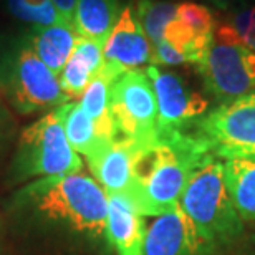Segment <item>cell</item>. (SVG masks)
Masks as SVG:
<instances>
[{"label":"cell","mask_w":255,"mask_h":255,"mask_svg":"<svg viewBox=\"0 0 255 255\" xmlns=\"http://www.w3.org/2000/svg\"><path fill=\"white\" fill-rule=\"evenodd\" d=\"M105 65L120 73L151 65L152 45L146 37L132 3L125 5L103 47Z\"/></svg>","instance_id":"10"},{"label":"cell","mask_w":255,"mask_h":255,"mask_svg":"<svg viewBox=\"0 0 255 255\" xmlns=\"http://www.w3.org/2000/svg\"><path fill=\"white\" fill-rule=\"evenodd\" d=\"M103 43L78 35L70 60L60 73V86L68 98L81 96L103 68Z\"/></svg>","instance_id":"14"},{"label":"cell","mask_w":255,"mask_h":255,"mask_svg":"<svg viewBox=\"0 0 255 255\" xmlns=\"http://www.w3.org/2000/svg\"><path fill=\"white\" fill-rule=\"evenodd\" d=\"M83 161L66 139L57 110L50 111L20 134L17 154L13 157V179H42L52 176L76 174Z\"/></svg>","instance_id":"4"},{"label":"cell","mask_w":255,"mask_h":255,"mask_svg":"<svg viewBox=\"0 0 255 255\" xmlns=\"http://www.w3.org/2000/svg\"><path fill=\"white\" fill-rule=\"evenodd\" d=\"M132 7L151 45L161 42L166 27L176 18L177 12V5L166 0H136Z\"/></svg>","instance_id":"20"},{"label":"cell","mask_w":255,"mask_h":255,"mask_svg":"<svg viewBox=\"0 0 255 255\" xmlns=\"http://www.w3.org/2000/svg\"><path fill=\"white\" fill-rule=\"evenodd\" d=\"M52 2L55 3V7L58 8V12L63 17V20H66V22H73L76 0H52Z\"/></svg>","instance_id":"24"},{"label":"cell","mask_w":255,"mask_h":255,"mask_svg":"<svg viewBox=\"0 0 255 255\" xmlns=\"http://www.w3.org/2000/svg\"><path fill=\"white\" fill-rule=\"evenodd\" d=\"M157 105V141L162 136L191 131L207 111V100L192 91L181 76L156 65L146 68Z\"/></svg>","instance_id":"9"},{"label":"cell","mask_w":255,"mask_h":255,"mask_svg":"<svg viewBox=\"0 0 255 255\" xmlns=\"http://www.w3.org/2000/svg\"><path fill=\"white\" fill-rule=\"evenodd\" d=\"M120 12V0H76L73 23L78 35L105 45Z\"/></svg>","instance_id":"17"},{"label":"cell","mask_w":255,"mask_h":255,"mask_svg":"<svg viewBox=\"0 0 255 255\" xmlns=\"http://www.w3.org/2000/svg\"><path fill=\"white\" fill-rule=\"evenodd\" d=\"M217 8L224 10V12H231V10L242 8V7H251L255 0H211Z\"/></svg>","instance_id":"25"},{"label":"cell","mask_w":255,"mask_h":255,"mask_svg":"<svg viewBox=\"0 0 255 255\" xmlns=\"http://www.w3.org/2000/svg\"><path fill=\"white\" fill-rule=\"evenodd\" d=\"M226 184L242 221L255 224V161L227 159Z\"/></svg>","instance_id":"18"},{"label":"cell","mask_w":255,"mask_h":255,"mask_svg":"<svg viewBox=\"0 0 255 255\" xmlns=\"http://www.w3.org/2000/svg\"><path fill=\"white\" fill-rule=\"evenodd\" d=\"M76 38H78V32H76L75 23L62 20L58 23L48 25V27L33 28L32 37L28 40L37 57L55 75L60 76L73 53Z\"/></svg>","instance_id":"15"},{"label":"cell","mask_w":255,"mask_h":255,"mask_svg":"<svg viewBox=\"0 0 255 255\" xmlns=\"http://www.w3.org/2000/svg\"><path fill=\"white\" fill-rule=\"evenodd\" d=\"M3 91L20 115L58 108L70 100L60 86L58 75L37 57L30 43L20 45L8 58L3 71Z\"/></svg>","instance_id":"6"},{"label":"cell","mask_w":255,"mask_h":255,"mask_svg":"<svg viewBox=\"0 0 255 255\" xmlns=\"http://www.w3.org/2000/svg\"><path fill=\"white\" fill-rule=\"evenodd\" d=\"M55 110L60 116L66 139H68L71 147L76 152L83 154L86 159L93 156L105 142H108L101 141L98 137L93 120L90 118V115L86 113L80 103H70L68 101V103L58 106Z\"/></svg>","instance_id":"19"},{"label":"cell","mask_w":255,"mask_h":255,"mask_svg":"<svg viewBox=\"0 0 255 255\" xmlns=\"http://www.w3.org/2000/svg\"><path fill=\"white\" fill-rule=\"evenodd\" d=\"M212 154L197 132H174L159 137L156 144L139 149L134 182L128 197L142 216L156 217L179 206L192 171Z\"/></svg>","instance_id":"1"},{"label":"cell","mask_w":255,"mask_h":255,"mask_svg":"<svg viewBox=\"0 0 255 255\" xmlns=\"http://www.w3.org/2000/svg\"><path fill=\"white\" fill-rule=\"evenodd\" d=\"M176 18L186 27H189L201 38H212L214 28L217 25V20L211 10L206 5L196 2H182L177 5Z\"/></svg>","instance_id":"22"},{"label":"cell","mask_w":255,"mask_h":255,"mask_svg":"<svg viewBox=\"0 0 255 255\" xmlns=\"http://www.w3.org/2000/svg\"><path fill=\"white\" fill-rule=\"evenodd\" d=\"M209 246L199 236L191 219L181 206L167 211L146 229L142 255H201Z\"/></svg>","instance_id":"11"},{"label":"cell","mask_w":255,"mask_h":255,"mask_svg":"<svg viewBox=\"0 0 255 255\" xmlns=\"http://www.w3.org/2000/svg\"><path fill=\"white\" fill-rule=\"evenodd\" d=\"M139 147L131 141L116 136L113 141L105 142L93 156L88 157L95 181L106 194L129 196L134 182V166Z\"/></svg>","instance_id":"12"},{"label":"cell","mask_w":255,"mask_h":255,"mask_svg":"<svg viewBox=\"0 0 255 255\" xmlns=\"http://www.w3.org/2000/svg\"><path fill=\"white\" fill-rule=\"evenodd\" d=\"M111 116L120 137L131 141L139 149L156 144L157 105L146 71H125L113 81Z\"/></svg>","instance_id":"7"},{"label":"cell","mask_w":255,"mask_h":255,"mask_svg":"<svg viewBox=\"0 0 255 255\" xmlns=\"http://www.w3.org/2000/svg\"><path fill=\"white\" fill-rule=\"evenodd\" d=\"M7 7L15 18L33 28L48 27L63 20L52 0H7Z\"/></svg>","instance_id":"21"},{"label":"cell","mask_w":255,"mask_h":255,"mask_svg":"<svg viewBox=\"0 0 255 255\" xmlns=\"http://www.w3.org/2000/svg\"><path fill=\"white\" fill-rule=\"evenodd\" d=\"M105 236L118 255H142L146 237L144 216L125 194H108Z\"/></svg>","instance_id":"13"},{"label":"cell","mask_w":255,"mask_h":255,"mask_svg":"<svg viewBox=\"0 0 255 255\" xmlns=\"http://www.w3.org/2000/svg\"><path fill=\"white\" fill-rule=\"evenodd\" d=\"M123 73L103 63V68L91 80L88 88L81 95L80 105L93 120L96 132L101 141H113L118 132L111 116V85Z\"/></svg>","instance_id":"16"},{"label":"cell","mask_w":255,"mask_h":255,"mask_svg":"<svg viewBox=\"0 0 255 255\" xmlns=\"http://www.w3.org/2000/svg\"><path fill=\"white\" fill-rule=\"evenodd\" d=\"M197 131L214 156L255 161V91L221 103L197 121Z\"/></svg>","instance_id":"8"},{"label":"cell","mask_w":255,"mask_h":255,"mask_svg":"<svg viewBox=\"0 0 255 255\" xmlns=\"http://www.w3.org/2000/svg\"><path fill=\"white\" fill-rule=\"evenodd\" d=\"M226 22L234 28L241 42L255 53V5L231 10Z\"/></svg>","instance_id":"23"},{"label":"cell","mask_w":255,"mask_h":255,"mask_svg":"<svg viewBox=\"0 0 255 255\" xmlns=\"http://www.w3.org/2000/svg\"><path fill=\"white\" fill-rule=\"evenodd\" d=\"M197 70L209 95L221 103L255 91V53L241 42L227 22H217Z\"/></svg>","instance_id":"5"},{"label":"cell","mask_w":255,"mask_h":255,"mask_svg":"<svg viewBox=\"0 0 255 255\" xmlns=\"http://www.w3.org/2000/svg\"><path fill=\"white\" fill-rule=\"evenodd\" d=\"M179 206L209 246L226 244L242 234V219L226 184L224 162L209 154L192 171Z\"/></svg>","instance_id":"3"},{"label":"cell","mask_w":255,"mask_h":255,"mask_svg":"<svg viewBox=\"0 0 255 255\" xmlns=\"http://www.w3.org/2000/svg\"><path fill=\"white\" fill-rule=\"evenodd\" d=\"M15 206L48 224L90 237L105 236L108 194L80 172L35 179L17 192Z\"/></svg>","instance_id":"2"}]
</instances>
